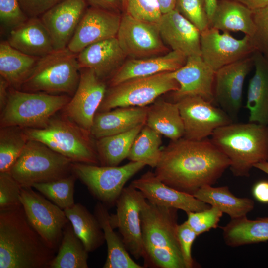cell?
I'll list each match as a JSON object with an SVG mask.
<instances>
[{
    "instance_id": "obj_1",
    "label": "cell",
    "mask_w": 268,
    "mask_h": 268,
    "mask_svg": "<svg viewBox=\"0 0 268 268\" xmlns=\"http://www.w3.org/2000/svg\"><path fill=\"white\" fill-rule=\"evenodd\" d=\"M230 164L210 139L183 137L162 149L154 173L168 186L193 195L203 186L214 184Z\"/></svg>"
},
{
    "instance_id": "obj_2",
    "label": "cell",
    "mask_w": 268,
    "mask_h": 268,
    "mask_svg": "<svg viewBox=\"0 0 268 268\" xmlns=\"http://www.w3.org/2000/svg\"><path fill=\"white\" fill-rule=\"evenodd\" d=\"M21 206L0 210V268H49L55 256Z\"/></svg>"
},
{
    "instance_id": "obj_3",
    "label": "cell",
    "mask_w": 268,
    "mask_h": 268,
    "mask_svg": "<svg viewBox=\"0 0 268 268\" xmlns=\"http://www.w3.org/2000/svg\"><path fill=\"white\" fill-rule=\"evenodd\" d=\"M211 141L228 158L233 175L248 177L251 169L268 159V126L232 122L214 131Z\"/></svg>"
},
{
    "instance_id": "obj_4",
    "label": "cell",
    "mask_w": 268,
    "mask_h": 268,
    "mask_svg": "<svg viewBox=\"0 0 268 268\" xmlns=\"http://www.w3.org/2000/svg\"><path fill=\"white\" fill-rule=\"evenodd\" d=\"M24 129L29 140L44 143L72 162L100 164L90 132L63 114L55 115L43 128Z\"/></svg>"
},
{
    "instance_id": "obj_5",
    "label": "cell",
    "mask_w": 268,
    "mask_h": 268,
    "mask_svg": "<svg viewBox=\"0 0 268 268\" xmlns=\"http://www.w3.org/2000/svg\"><path fill=\"white\" fill-rule=\"evenodd\" d=\"M80 79L77 54L67 47L39 58L20 90L72 97Z\"/></svg>"
},
{
    "instance_id": "obj_6",
    "label": "cell",
    "mask_w": 268,
    "mask_h": 268,
    "mask_svg": "<svg viewBox=\"0 0 268 268\" xmlns=\"http://www.w3.org/2000/svg\"><path fill=\"white\" fill-rule=\"evenodd\" d=\"M71 98L66 94L30 92L10 87L6 105L0 112V127L43 128Z\"/></svg>"
},
{
    "instance_id": "obj_7",
    "label": "cell",
    "mask_w": 268,
    "mask_h": 268,
    "mask_svg": "<svg viewBox=\"0 0 268 268\" xmlns=\"http://www.w3.org/2000/svg\"><path fill=\"white\" fill-rule=\"evenodd\" d=\"M72 162L44 143L29 140L9 172L22 187H32L67 176Z\"/></svg>"
},
{
    "instance_id": "obj_8",
    "label": "cell",
    "mask_w": 268,
    "mask_h": 268,
    "mask_svg": "<svg viewBox=\"0 0 268 268\" xmlns=\"http://www.w3.org/2000/svg\"><path fill=\"white\" fill-rule=\"evenodd\" d=\"M171 72L132 78L109 87L97 112L122 107L148 106L161 95L177 91L179 85Z\"/></svg>"
},
{
    "instance_id": "obj_9",
    "label": "cell",
    "mask_w": 268,
    "mask_h": 268,
    "mask_svg": "<svg viewBox=\"0 0 268 268\" xmlns=\"http://www.w3.org/2000/svg\"><path fill=\"white\" fill-rule=\"evenodd\" d=\"M177 210L156 205L146 199L140 212L143 258L168 254L183 258L177 236Z\"/></svg>"
},
{
    "instance_id": "obj_10",
    "label": "cell",
    "mask_w": 268,
    "mask_h": 268,
    "mask_svg": "<svg viewBox=\"0 0 268 268\" xmlns=\"http://www.w3.org/2000/svg\"><path fill=\"white\" fill-rule=\"evenodd\" d=\"M145 166L134 161L120 166L73 162L72 173L99 201L109 207L116 205L126 182Z\"/></svg>"
},
{
    "instance_id": "obj_11",
    "label": "cell",
    "mask_w": 268,
    "mask_h": 268,
    "mask_svg": "<svg viewBox=\"0 0 268 268\" xmlns=\"http://www.w3.org/2000/svg\"><path fill=\"white\" fill-rule=\"evenodd\" d=\"M20 201L30 225L57 251L69 222L64 210L30 187L21 188Z\"/></svg>"
},
{
    "instance_id": "obj_12",
    "label": "cell",
    "mask_w": 268,
    "mask_h": 268,
    "mask_svg": "<svg viewBox=\"0 0 268 268\" xmlns=\"http://www.w3.org/2000/svg\"><path fill=\"white\" fill-rule=\"evenodd\" d=\"M146 200L142 193L130 184L123 189L116 203V212L110 214L111 224L118 228L125 247L135 259L144 254L140 212Z\"/></svg>"
},
{
    "instance_id": "obj_13",
    "label": "cell",
    "mask_w": 268,
    "mask_h": 268,
    "mask_svg": "<svg viewBox=\"0 0 268 268\" xmlns=\"http://www.w3.org/2000/svg\"><path fill=\"white\" fill-rule=\"evenodd\" d=\"M176 102L183 121L186 138H207L218 128L233 122L222 109L201 97L187 96Z\"/></svg>"
},
{
    "instance_id": "obj_14",
    "label": "cell",
    "mask_w": 268,
    "mask_h": 268,
    "mask_svg": "<svg viewBox=\"0 0 268 268\" xmlns=\"http://www.w3.org/2000/svg\"><path fill=\"white\" fill-rule=\"evenodd\" d=\"M116 38L126 56L132 58L168 52L160 35L158 24L134 19L126 13L121 16Z\"/></svg>"
},
{
    "instance_id": "obj_15",
    "label": "cell",
    "mask_w": 268,
    "mask_h": 268,
    "mask_svg": "<svg viewBox=\"0 0 268 268\" xmlns=\"http://www.w3.org/2000/svg\"><path fill=\"white\" fill-rule=\"evenodd\" d=\"M105 81L88 68L80 69L77 88L62 110L63 114L90 132L93 121L106 92Z\"/></svg>"
},
{
    "instance_id": "obj_16",
    "label": "cell",
    "mask_w": 268,
    "mask_h": 268,
    "mask_svg": "<svg viewBox=\"0 0 268 268\" xmlns=\"http://www.w3.org/2000/svg\"><path fill=\"white\" fill-rule=\"evenodd\" d=\"M201 56L215 72L220 68L249 57L255 51L250 36L237 39L230 33L209 27L201 32Z\"/></svg>"
},
{
    "instance_id": "obj_17",
    "label": "cell",
    "mask_w": 268,
    "mask_h": 268,
    "mask_svg": "<svg viewBox=\"0 0 268 268\" xmlns=\"http://www.w3.org/2000/svg\"><path fill=\"white\" fill-rule=\"evenodd\" d=\"M253 67L251 55L226 65L215 72L214 102H216L233 122L237 119L241 108L245 79Z\"/></svg>"
},
{
    "instance_id": "obj_18",
    "label": "cell",
    "mask_w": 268,
    "mask_h": 268,
    "mask_svg": "<svg viewBox=\"0 0 268 268\" xmlns=\"http://www.w3.org/2000/svg\"><path fill=\"white\" fill-rule=\"evenodd\" d=\"M131 184L140 191L149 202L158 206L180 209L186 213L200 211L210 207L193 195L165 184L151 171L133 180Z\"/></svg>"
},
{
    "instance_id": "obj_19",
    "label": "cell",
    "mask_w": 268,
    "mask_h": 268,
    "mask_svg": "<svg viewBox=\"0 0 268 268\" xmlns=\"http://www.w3.org/2000/svg\"><path fill=\"white\" fill-rule=\"evenodd\" d=\"M121 19L118 12L93 7L87 9L67 47L78 54L91 44L116 37Z\"/></svg>"
},
{
    "instance_id": "obj_20",
    "label": "cell",
    "mask_w": 268,
    "mask_h": 268,
    "mask_svg": "<svg viewBox=\"0 0 268 268\" xmlns=\"http://www.w3.org/2000/svg\"><path fill=\"white\" fill-rule=\"evenodd\" d=\"M215 72L201 56L187 57L182 67L171 72L172 77L179 85V89L172 92L173 102L185 97L197 96L214 102Z\"/></svg>"
},
{
    "instance_id": "obj_21",
    "label": "cell",
    "mask_w": 268,
    "mask_h": 268,
    "mask_svg": "<svg viewBox=\"0 0 268 268\" xmlns=\"http://www.w3.org/2000/svg\"><path fill=\"white\" fill-rule=\"evenodd\" d=\"M86 7L85 0H63L40 16L51 37L54 50L67 47Z\"/></svg>"
},
{
    "instance_id": "obj_22",
    "label": "cell",
    "mask_w": 268,
    "mask_h": 268,
    "mask_svg": "<svg viewBox=\"0 0 268 268\" xmlns=\"http://www.w3.org/2000/svg\"><path fill=\"white\" fill-rule=\"evenodd\" d=\"M161 37L173 51L187 57L201 56V31L175 9L163 14L158 24Z\"/></svg>"
},
{
    "instance_id": "obj_23",
    "label": "cell",
    "mask_w": 268,
    "mask_h": 268,
    "mask_svg": "<svg viewBox=\"0 0 268 268\" xmlns=\"http://www.w3.org/2000/svg\"><path fill=\"white\" fill-rule=\"evenodd\" d=\"M187 58L180 52L171 50L162 55L131 58L124 62L109 78V87L132 78L174 71L185 64Z\"/></svg>"
},
{
    "instance_id": "obj_24",
    "label": "cell",
    "mask_w": 268,
    "mask_h": 268,
    "mask_svg": "<svg viewBox=\"0 0 268 268\" xmlns=\"http://www.w3.org/2000/svg\"><path fill=\"white\" fill-rule=\"evenodd\" d=\"M126 57L116 37L87 46L77 54L80 69L88 68L105 81L113 75Z\"/></svg>"
},
{
    "instance_id": "obj_25",
    "label": "cell",
    "mask_w": 268,
    "mask_h": 268,
    "mask_svg": "<svg viewBox=\"0 0 268 268\" xmlns=\"http://www.w3.org/2000/svg\"><path fill=\"white\" fill-rule=\"evenodd\" d=\"M148 106L122 107L97 112L90 133L96 139L130 131L145 124Z\"/></svg>"
},
{
    "instance_id": "obj_26",
    "label": "cell",
    "mask_w": 268,
    "mask_h": 268,
    "mask_svg": "<svg viewBox=\"0 0 268 268\" xmlns=\"http://www.w3.org/2000/svg\"><path fill=\"white\" fill-rule=\"evenodd\" d=\"M255 73L249 80L246 107L249 121L268 125V60L255 51L252 55Z\"/></svg>"
},
{
    "instance_id": "obj_27",
    "label": "cell",
    "mask_w": 268,
    "mask_h": 268,
    "mask_svg": "<svg viewBox=\"0 0 268 268\" xmlns=\"http://www.w3.org/2000/svg\"><path fill=\"white\" fill-rule=\"evenodd\" d=\"M7 41L21 52L39 58L54 50L51 37L39 17L29 18L11 29Z\"/></svg>"
},
{
    "instance_id": "obj_28",
    "label": "cell",
    "mask_w": 268,
    "mask_h": 268,
    "mask_svg": "<svg viewBox=\"0 0 268 268\" xmlns=\"http://www.w3.org/2000/svg\"><path fill=\"white\" fill-rule=\"evenodd\" d=\"M209 27L222 32H241L250 37L254 29L253 10L232 0H217Z\"/></svg>"
},
{
    "instance_id": "obj_29",
    "label": "cell",
    "mask_w": 268,
    "mask_h": 268,
    "mask_svg": "<svg viewBox=\"0 0 268 268\" xmlns=\"http://www.w3.org/2000/svg\"><path fill=\"white\" fill-rule=\"evenodd\" d=\"M94 214L103 231L107 256L103 268H143L129 255L122 238L114 231L108 207L100 201L95 205Z\"/></svg>"
},
{
    "instance_id": "obj_30",
    "label": "cell",
    "mask_w": 268,
    "mask_h": 268,
    "mask_svg": "<svg viewBox=\"0 0 268 268\" xmlns=\"http://www.w3.org/2000/svg\"><path fill=\"white\" fill-rule=\"evenodd\" d=\"M193 195L199 200L218 208L228 215L231 219L246 217L254 208V201L248 198L236 197L227 186L205 185Z\"/></svg>"
},
{
    "instance_id": "obj_31",
    "label": "cell",
    "mask_w": 268,
    "mask_h": 268,
    "mask_svg": "<svg viewBox=\"0 0 268 268\" xmlns=\"http://www.w3.org/2000/svg\"><path fill=\"white\" fill-rule=\"evenodd\" d=\"M145 125L172 141L184 136V123L176 102L157 99L148 106Z\"/></svg>"
},
{
    "instance_id": "obj_32",
    "label": "cell",
    "mask_w": 268,
    "mask_h": 268,
    "mask_svg": "<svg viewBox=\"0 0 268 268\" xmlns=\"http://www.w3.org/2000/svg\"><path fill=\"white\" fill-rule=\"evenodd\" d=\"M39 59L14 48L7 41H1L0 75L8 82L10 87L20 89Z\"/></svg>"
},
{
    "instance_id": "obj_33",
    "label": "cell",
    "mask_w": 268,
    "mask_h": 268,
    "mask_svg": "<svg viewBox=\"0 0 268 268\" xmlns=\"http://www.w3.org/2000/svg\"><path fill=\"white\" fill-rule=\"evenodd\" d=\"M225 244L232 247L268 241V217L231 219L221 227Z\"/></svg>"
},
{
    "instance_id": "obj_34",
    "label": "cell",
    "mask_w": 268,
    "mask_h": 268,
    "mask_svg": "<svg viewBox=\"0 0 268 268\" xmlns=\"http://www.w3.org/2000/svg\"><path fill=\"white\" fill-rule=\"evenodd\" d=\"M64 211L75 233L88 252L96 250L104 244V232L94 214L80 203H75Z\"/></svg>"
},
{
    "instance_id": "obj_35",
    "label": "cell",
    "mask_w": 268,
    "mask_h": 268,
    "mask_svg": "<svg viewBox=\"0 0 268 268\" xmlns=\"http://www.w3.org/2000/svg\"><path fill=\"white\" fill-rule=\"evenodd\" d=\"M145 124L120 134L96 139L95 148L100 165L118 166L127 158L132 143Z\"/></svg>"
},
{
    "instance_id": "obj_36",
    "label": "cell",
    "mask_w": 268,
    "mask_h": 268,
    "mask_svg": "<svg viewBox=\"0 0 268 268\" xmlns=\"http://www.w3.org/2000/svg\"><path fill=\"white\" fill-rule=\"evenodd\" d=\"M88 252L69 222L49 268H88Z\"/></svg>"
},
{
    "instance_id": "obj_37",
    "label": "cell",
    "mask_w": 268,
    "mask_h": 268,
    "mask_svg": "<svg viewBox=\"0 0 268 268\" xmlns=\"http://www.w3.org/2000/svg\"><path fill=\"white\" fill-rule=\"evenodd\" d=\"M161 135L145 124L134 139L127 158L155 168L161 155Z\"/></svg>"
},
{
    "instance_id": "obj_38",
    "label": "cell",
    "mask_w": 268,
    "mask_h": 268,
    "mask_svg": "<svg viewBox=\"0 0 268 268\" xmlns=\"http://www.w3.org/2000/svg\"><path fill=\"white\" fill-rule=\"evenodd\" d=\"M29 139L24 129L7 126L0 129V172H9Z\"/></svg>"
},
{
    "instance_id": "obj_39",
    "label": "cell",
    "mask_w": 268,
    "mask_h": 268,
    "mask_svg": "<svg viewBox=\"0 0 268 268\" xmlns=\"http://www.w3.org/2000/svg\"><path fill=\"white\" fill-rule=\"evenodd\" d=\"M77 179L72 173L52 181L36 183L32 187L63 210L74 204V185Z\"/></svg>"
},
{
    "instance_id": "obj_40",
    "label": "cell",
    "mask_w": 268,
    "mask_h": 268,
    "mask_svg": "<svg viewBox=\"0 0 268 268\" xmlns=\"http://www.w3.org/2000/svg\"><path fill=\"white\" fill-rule=\"evenodd\" d=\"M126 13L134 19L158 24L162 13L157 0H124Z\"/></svg>"
},
{
    "instance_id": "obj_41",
    "label": "cell",
    "mask_w": 268,
    "mask_h": 268,
    "mask_svg": "<svg viewBox=\"0 0 268 268\" xmlns=\"http://www.w3.org/2000/svg\"><path fill=\"white\" fill-rule=\"evenodd\" d=\"M174 9L201 32L209 27L205 0H176Z\"/></svg>"
},
{
    "instance_id": "obj_42",
    "label": "cell",
    "mask_w": 268,
    "mask_h": 268,
    "mask_svg": "<svg viewBox=\"0 0 268 268\" xmlns=\"http://www.w3.org/2000/svg\"><path fill=\"white\" fill-rule=\"evenodd\" d=\"M254 29L250 37L255 51L268 60V5L253 10Z\"/></svg>"
},
{
    "instance_id": "obj_43",
    "label": "cell",
    "mask_w": 268,
    "mask_h": 268,
    "mask_svg": "<svg viewBox=\"0 0 268 268\" xmlns=\"http://www.w3.org/2000/svg\"><path fill=\"white\" fill-rule=\"evenodd\" d=\"M186 213V222L199 236L216 228L223 213L218 208L210 206L209 208L203 210Z\"/></svg>"
},
{
    "instance_id": "obj_44",
    "label": "cell",
    "mask_w": 268,
    "mask_h": 268,
    "mask_svg": "<svg viewBox=\"0 0 268 268\" xmlns=\"http://www.w3.org/2000/svg\"><path fill=\"white\" fill-rule=\"evenodd\" d=\"M21 188L9 172H0V210L21 206Z\"/></svg>"
},
{
    "instance_id": "obj_45",
    "label": "cell",
    "mask_w": 268,
    "mask_h": 268,
    "mask_svg": "<svg viewBox=\"0 0 268 268\" xmlns=\"http://www.w3.org/2000/svg\"><path fill=\"white\" fill-rule=\"evenodd\" d=\"M28 18L22 10L19 0H0V20L5 27L12 29Z\"/></svg>"
},
{
    "instance_id": "obj_46",
    "label": "cell",
    "mask_w": 268,
    "mask_h": 268,
    "mask_svg": "<svg viewBox=\"0 0 268 268\" xmlns=\"http://www.w3.org/2000/svg\"><path fill=\"white\" fill-rule=\"evenodd\" d=\"M177 236L186 268H193L194 261L192 256V247L198 235L185 221L178 225Z\"/></svg>"
},
{
    "instance_id": "obj_47",
    "label": "cell",
    "mask_w": 268,
    "mask_h": 268,
    "mask_svg": "<svg viewBox=\"0 0 268 268\" xmlns=\"http://www.w3.org/2000/svg\"><path fill=\"white\" fill-rule=\"evenodd\" d=\"M63 0H19L21 8L28 18L38 17Z\"/></svg>"
},
{
    "instance_id": "obj_48",
    "label": "cell",
    "mask_w": 268,
    "mask_h": 268,
    "mask_svg": "<svg viewBox=\"0 0 268 268\" xmlns=\"http://www.w3.org/2000/svg\"><path fill=\"white\" fill-rule=\"evenodd\" d=\"M91 7L119 13L123 9V0H85Z\"/></svg>"
},
{
    "instance_id": "obj_49",
    "label": "cell",
    "mask_w": 268,
    "mask_h": 268,
    "mask_svg": "<svg viewBox=\"0 0 268 268\" xmlns=\"http://www.w3.org/2000/svg\"><path fill=\"white\" fill-rule=\"evenodd\" d=\"M252 194L258 201L268 203V181L262 180L255 183L252 188Z\"/></svg>"
},
{
    "instance_id": "obj_50",
    "label": "cell",
    "mask_w": 268,
    "mask_h": 268,
    "mask_svg": "<svg viewBox=\"0 0 268 268\" xmlns=\"http://www.w3.org/2000/svg\"><path fill=\"white\" fill-rule=\"evenodd\" d=\"M10 86L8 82L0 76V110L1 112L5 107L9 96Z\"/></svg>"
},
{
    "instance_id": "obj_51",
    "label": "cell",
    "mask_w": 268,
    "mask_h": 268,
    "mask_svg": "<svg viewBox=\"0 0 268 268\" xmlns=\"http://www.w3.org/2000/svg\"><path fill=\"white\" fill-rule=\"evenodd\" d=\"M239 2L252 10H255L268 5V0H232Z\"/></svg>"
},
{
    "instance_id": "obj_52",
    "label": "cell",
    "mask_w": 268,
    "mask_h": 268,
    "mask_svg": "<svg viewBox=\"0 0 268 268\" xmlns=\"http://www.w3.org/2000/svg\"><path fill=\"white\" fill-rule=\"evenodd\" d=\"M162 14L168 12L175 8L176 0H157Z\"/></svg>"
},
{
    "instance_id": "obj_53",
    "label": "cell",
    "mask_w": 268,
    "mask_h": 268,
    "mask_svg": "<svg viewBox=\"0 0 268 268\" xmlns=\"http://www.w3.org/2000/svg\"><path fill=\"white\" fill-rule=\"evenodd\" d=\"M207 11L209 17V20L211 17L214 8L216 6V4L217 0H205Z\"/></svg>"
},
{
    "instance_id": "obj_54",
    "label": "cell",
    "mask_w": 268,
    "mask_h": 268,
    "mask_svg": "<svg viewBox=\"0 0 268 268\" xmlns=\"http://www.w3.org/2000/svg\"><path fill=\"white\" fill-rule=\"evenodd\" d=\"M254 167L263 171L268 175V161H265L256 164Z\"/></svg>"
},
{
    "instance_id": "obj_55",
    "label": "cell",
    "mask_w": 268,
    "mask_h": 268,
    "mask_svg": "<svg viewBox=\"0 0 268 268\" xmlns=\"http://www.w3.org/2000/svg\"><path fill=\"white\" fill-rule=\"evenodd\" d=\"M123 1H124V0H123Z\"/></svg>"
},
{
    "instance_id": "obj_56",
    "label": "cell",
    "mask_w": 268,
    "mask_h": 268,
    "mask_svg": "<svg viewBox=\"0 0 268 268\" xmlns=\"http://www.w3.org/2000/svg\"><path fill=\"white\" fill-rule=\"evenodd\" d=\"M267 161H268V160H267Z\"/></svg>"
}]
</instances>
